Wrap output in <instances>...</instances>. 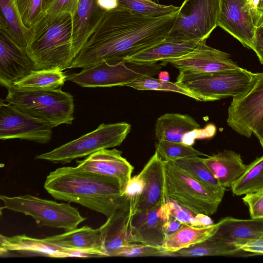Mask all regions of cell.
Segmentation results:
<instances>
[{"label":"cell","mask_w":263,"mask_h":263,"mask_svg":"<svg viewBox=\"0 0 263 263\" xmlns=\"http://www.w3.org/2000/svg\"><path fill=\"white\" fill-rule=\"evenodd\" d=\"M178 12L149 17L124 10L106 12L74 58L71 68L113 64L164 41Z\"/></svg>","instance_id":"cell-1"},{"label":"cell","mask_w":263,"mask_h":263,"mask_svg":"<svg viewBox=\"0 0 263 263\" xmlns=\"http://www.w3.org/2000/svg\"><path fill=\"white\" fill-rule=\"evenodd\" d=\"M44 187L55 199L79 203L107 218L129 203L118 179L77 166L50 172Z\"/></svg>","instance_id":"cell-2"},{"label":"cell","mask_w":263,"mask_h":263,"mask_svg":"<svg viewBox=\"0 0 263 263\" xmlns=\"http://www.w3.org/2000/svg\"><path fill=\"white\" fill-rule=\"evenodd\" d=\"M25 51L33 63L34 70L69 69L73 60L72 15H43L31 29Z\"/></svg>","instance_id":"cell-3"},{"label":"cell","mask_w":263,"mask_h":263,"mask_svg":"<svg viewBox=\"0 0 263 263\" xmlns=\"http://www.w3.org/2000/svg\"><path fill=\"white\" fill-rule=\"evenodd\" d=\"M5 100L20 110L48 123L52 128L71 124L74 105L73 96L61 88L47 90H24L12 86Z\"/></svg>","instance_id":"cell-4"},{"label":"cell","mask_w":263,"mask_h":263,"mask_svg":"<svg viewBox=\"0 0 263 263\" xmlns=\"http://www.w3.org/2000/svg\"><path fill=\"white\" fill-rule=\"evenodd\" d=\"M257 73L240 67L209 73L179 71L176 82L196 96L198 101H214L245 92Z\"/></svg>","instance_id":"cell-5"},{"label":"cell","mask_w":263,"mask_h":263,"mask_svg":"<svg viewBox=\"0 0 263 263\" xmlns=\"http://www.w3.org/2000/svg\"><path fill=\"white\" fill-rule=\"evenodd\" d=\"M163 191L170 199L195 214L215 213L223 197L190 176L173 161L162 160Z\"/></svg>","instance_id":"cell-6"},{"label":"cell","mask_w":263,"mask_h":263,"mask_svg":"<svg viewBox=\"0 0 263 263\" xmlns=\"http://www.w3.org/2000/svg\"><path fill=\"white\" fill-rule=\"evenodd\" d=\"M130 124L125 122L102 123L93 131L51 151L36 155L34 159L54 163H68L99 150L120 145L130 132Z\"/></svg>","instance_id":"cell-7"},{"label":"cell","mask_w":263,"mask_h":263,"mask_svg":"<svg viewBox=\"0 0 263 263\" xmlns=\"http://www.w3.org/2000/svg\"><path fill=\"white\" fill-rule=\"evenodd\" d=\"M4 208L33 217L39 226L63 229L66 231L77 229L85 220L77 208L70 202L58 203L31 195L8 197L1 195Z\"/></svg>","instance_id":"cell-8"},{"label":"cell","mask_w":263,"mask_h":263,"mask_svg":"<svg viewBox=\"0 0 263 263\" xmlns=\"http://www.w3.org/2000/svg\"><path fill=\"white\" fill-rule=\"evenodd\" d=\"M220 0H184L165 41L174 42L206 40L218 26Z\"/></svg>","instance_id":"cell-9"},{"label":"cell","mask_w":263,"mask_h":263,"mask_svg":"<svg viewBox=\"0 0 263 263\" xmlns=\"http://www.w3.org/2000/svg\"><path fill=\"white\" fill-rule=\"evenodd\" d=\"M126 63L125 60L113 64L103 62L68 75L67 81L83 87L125 86L141 76L155 74L163 64L137 65L128 62L127 65Z\"/></svg>","instance_id":"cell-10"},{"label":"cell","mask_w":263,"mask_h":263,"mask_svg":"<svg viewBox=\"0 0 263 263\" xmlns=\"http://www.w3.org/2000/svg\"><path fill=\"white\" fill-rule=\"evenodd\" d=\"M263 118V72L243 93L233 98L228 108V125L239 135L250 138Z\"/></svg>","instance_id":"cell-11"},{"label":"cell","mask_w":263,"mask_h":263,"mask_svg":"<svg viewBox=\"0 0 263 263\" xmlns=\"http://www.w3.org/2000/svg\"><path fill=\"white\" fill-rule=\"evenodd\" d=\"M52 126L16 108L5 100L0 101V139H20L41 144L49 142Z\"/></svg>","instance_id":"cell-12"},{"label":"cell","mask_w":263,"mask_h":263,"mask_svg":"<svg viewBox=\"0 0 263 263\" xmlns=\"http://www.w3.org/2000/svg\"><path fill=\"white\" fill-rule=\"evenodd\" d=\"M217 25L252 49L256 27L247 0H220Z\"/></svg>","instance_id":"cell-13"},{"label":"cell","mask_w":263,"mask_h":263,"mask_svg":"<svg viewBox=\"0 0 263 263\" xmlns=\"http://www.w3.org/2000/svg\"><path fill=\"white\" fill-rule=\"evenodd\" d=\"M206 40L200 41L190 52L168 63L179 71L197 73H209L240 67L231 59L229 54L208 46Z\"/></svg>","instance_id":"cell-14"},{"label":"cell","mask_w":263,"mask_h":263,"mask_svg":"<svg viewBox=\"0 0 263 263\" xmlns=\"http://www.w3.org/2000/svg\"><path fill=\"white\" fill-rule=\"evenodd\" d=\"M122 152L116 148L102 149L82 160H77L79 168L119 180L124 192L131 178L134 167L122 156Z\"/></svg>","instance_id":"cell-15"},{"label":"cell","mask_w":263,"mask_h":263,"mask_svg":"<svg viewBox=\"0 0 263 263\" xmlns=\"http://www.w3.org/2000/svg\"><path fill=\"white\" fill-rule=\"evenodd\" d=\"M34 70L26 51L17 46L4 31H0V83L7 89Z\"/></svg>","instance_id":"cell-16"},{"label":"cell","mask_w":263,"mask_h":263,"mask_svg":"<svg viewBox=\"0 0 263 263\" xmlns=\"http://www.w3.org/2000/svg\"><path fill=\"white\" fill-rule=\"evenodd\" d=\"M161 205L138 212L133 216L128 243L140 242L162 248L166 236Z\"/></svg>","instance_id":"cell-17"},{"label":"cell","mask_w":263,"mask_h":263,"mask_svg":"<svg viewBox=\"0 0 263 263\" xmlns=\"http://www.w3.org/2000/svg\"><path fill=\"white\" fill-rule=\"evenodd\" d=\"M31 252L54 258L68 257H84L86 251L61 247L43 239L30 237L23 235L7 237L0 236L1 255L10 252Z\"/></svg>","instance_id":"cell-18"},{"label":"cell","mask_w":263,"mask_h":263,"mask_svg":"<svg viewBox=\"0 0 263 263\" xmlns=\"http://www.w3.org/2000/svg\"><path fill=\"white\" fill-rule=\"evenodd\" d=\"M162 160L155 151L139 173L144 187L137 212L161 205L166 201L163 191Z\"/></svg>","instance_id":"cell-19"},{"label":"cell","mask_w":263,"mask_h":263,"mask_svg":"<svg viewBox=\"0 0 263 263\" xmlns=\"http://www.w3.org/2000/svg\"><path fill=\"white\" fill-rule=\"evenodd\" d=\"M133 217L129 203L108 217L99 228L106 256H113L117 250L128 243Z\"/></svg>","instance_id":"cell-20"},{"label":"cell","mask_w":263,"mask_h":263,"mask_svg":"<svg viewBox=\"0 0 263 263\" xmlns=\"http://www.w3.org/2000/svg\"><path fill=\"white\" fill-rule=\"evenodd\" d=\"M106 12L98 6L97 0H80L78 8L72 16L73 59Z\"/></svg>","instance_id":"cell-21"},{"label":"cell","mask_w":263,"mask_h":263,"mask_svg":"<svg viewBox=\"0 0 263 263\" xmlns=\"http://www.w3.org/2000/svg\"><path fill=\"white\" fill-rule=\"evenodd\" d=\"M44 239L61 247L88 252L95 257L106 256L99 228L93 229L84 226Z\"/></svg>","instance_id":"cell-22"},{"label":"cell","mask_w":263,"mask_h":263,"mask_svg":"<svg viewBox=\"0 0 263 263\" xmlns=\"http://www.w3.org/2000/svg\"><path fill=\"white\" fill-rule=\"evenodd\" d=\"M200 41L174 42L163 41L152 47L126 58V62L137 65H147L161 61H170L183 56L193 51Z\"/></svg>","instance_id":"cell-23"},{"label":"cell","mask_w":263,"mask_h":263,"mask_svg":"<svg viewBox=\"0 0 263 263\" xmlns=\"http://www.w3.org/2000/svg\"><path fill=\"white\" fill-rule=\"evenodd\" d=\"M218 224V230L213 237L229 244L263 237V219L227 217Z\"/></svg>","instance_id":"cell-24"},{"label":"cell","mask_w":263,"mask_h":263,"mask_svg":"<svg viewBox=\"0 0 263 263\" xmlns=\"http://www.w3.org/2000/svg\"><path fill=\"white\" fill-rule=\"evenodd\" d=\"M203 161L224 189L231 187L248 166L243 163L239 154L231 150L208 156L203 158Z\"/></svg>","instance_id":"cell-25"},{"label":"cell","mask_w":263,"mask_h":263,"mask_svg":"<svg viewBox=\"0 0 263 263\" xmlns=\"http://www.w3.org/2000/svg\"><path fill=\"white\" fill-rule=\"evenodd\" d=\"M200 128L195 119L189 115L167 113L157 119L155 134L157 141L182 143L186 133Z\"/></svg>","instance_id":"cell-26"},{"label":"cell","mask_w":263,"mask_h":263,"mask_svg":"<svg viewBox=\"0 0 263 263\" xmlns=\"http://www.w3.org/2000/svg\"><path fill=\"white\" fill-rule=\"evenodd\" d=\"M0 29L20 48L25 50L31 30L24 24L16 0H0Z\"/></svg>","instance_id":"cell-27"},{"label":"cell","mask_w":263,"mask_h":263,"mask_svg":"<svg viewBox=\"0 0 263 263\" xmlns=\"http://www.w3.org/2000/svg\"><path fill=\"white\" fill-rule=\"evenodd\" d=\"M218 228V223L205 227L182 224L174 233L166 237L162 248L167 256H172L175 252L210 238L216 233Z\"/></svg>","instance_id":"cell-28"},{"label":"cell","mask_w":263,"mask_h":263,"mask_svg":"<svg viewBox=\"0 0 263 263\" xmlns=\"http://www.w3.org/2000/svg\"><path fill=\"white\" fill-rule=\"evenodd\" d=\"M59 69L33 70L26 76L15 82L14 87L24 90H47L61 88L66 76Z\"/></svg>","instance_id":"cell-29"},{"label":"cell","mask_w":263,"mask_h":263,"mask_svg":"<svg viewBox=\"0 0 263 263\" xmlns=\"http://www.w3.org/2000/svg\"><path fill=\"white\" fill-rule=\"evenodd\" d=\"M192 178L213 192L223 197L225 189L219 183L199 156H190L173 161Z\"/></svg>","instance_id":"cell-30"},{"label":"cell","mask_w":263,"mask_h":263,"mask_svg":"<svg viewBox=\"0 0 263 263\" xmlns=\"http://www.w3.org/2000/svg\"><path fill=\"white\" fill-rule=\"evenodd\" d=\"M242 251L236 247L212 236L207 240L182 249L172 254V256L195 257L207 256H231Z\"/></svg>","instance_id":"cell-31"},{"label":"cell","mask_w":263,"mask_h":263,"mask_svg":"<svg viewBox=\"0 0 263 263\" xmlns=\"http://www.w3.org/2000/svg\"><path fill=\"white\" fill-rule=\"evenodd\" d=\"M234 195L241 196L263 190V156L250 164L231 186Z\"/></svg>","instance_id":"cell-32"},{"label":"cell","mask_w":263,"mask_h":263,"mask_svg":"<svg viewBox=\"0 0 263 263\" xmlns=\"http://www.w3.org/2000/svg\"><path fill=\"white\" fill-rule=\"evenodd\" d=\"M118 3L115 10H124L149 17L167 15L178 12L180 8L145 0H118Z\"/></svg>","instance_id":"cell-33"},{"label":"cell","mask_w":263,"mask_h":263,"mask_svg":"<svg viewBox=\"0 0 263 263\" xmlns=\"http://www.w3.org/2000/svg\"><path fill=\"white\" fill-rule=\"evenodd\" d=\"M125 86L130 87L135 89L141 90H153L175 92L198 101L196 96L180 86L177 82L163 81L159 79L154 78L149 75L141 76L135 80L126 84Z\"/></svg>","instance_id":"cell-34"},{"label":"cell","mask_w":263,"mask_h":263,"mask_svg":"<svg viewBox=\"0 0 263 263\" xmlns=\"http://www.w3.org/2000/svg\"><path fill=\"white\" fill-rule=\"evenodd\" d=\"M156 152L163 160H175L194 156H206L205 154L194 148L192 146L182 143L165 140L158 141L155 143Z\"/></svg>","instance_id":"cell-35"},{"label":"cell","mask_w":263,"mask_h":263,"mask_svg":"<svg viewBox=\"0 0 263 263\" xmlns=\"http://www.w3.org/2000/svg\"><path fill=\"white\" fill-rule=\"evenodd\" d=\"M43 0H16L18 8L25 26L31 29L44 14Z\"/></svg>","instance_id":"cell-36"},{"label":"cell","mask_w":263,"mask_h":263,"mask_svg":"<svg viewBox=\"0 0 263 263\" xmlns=\"http://www.w3.org/2000/svg\"><path fill=\"white\" fill-rule=\"evenodd\" d=\"M167 256L161 248H158L140 242H129L117 250L113 256L144 257Z\"/></svg>","instance_id":"cell-37"},{"label":"cell","mask_w":263,"mask_h":263,"mask_svg":"<svg viewBox=\"0 0 263 263\" xmlns=\"http://www.w3.org/2000/svg\"><path fill=\"white\" fill-rule=\"evenodd\" d=\"M143 187L144 181L141 176L139 174L131 177L124 190V194L126 195L129 201L130 211L133 216L137 212Z\"/></svg>","instance_id":"cell-38"},{"label":"cell","mask_w":263,"mask_h":263,"mask_svg":"<svg viewBox=\"0 0 263 263\" xmlns=\"http://www.w3.org/2000/svg\"><path fill=\"white\" fill-rule=\"evenodd\" d=\"M79 2L80 0H54L43 15L55 17L66 13L72 16L78 8Z\"/></svg>","instance_id":"cell-39"},{"label":"cell","mask_w":263,"mask_h":263,"mask_svg":"<svg viewBox=\"0 0 263 263\" xmlns=\"http://www.w3.org/2000/svg\"><path fill=\"white\" fill-rule=\"evenodd\" d=\"M252 219H263V190L246 194L242 198Z\"/></svg>","instance_id":"cell-40"},{"label":"cell","mask_w":263,"mask_h":263,"mask_svg":"<svg viewBox=\"0 0 263 263\" xmlns=\"http://www.w3.org/2000/svg\"><path fill=\"white\" fill-rule=\"evenodd\" d=\"M165 204L170 213L181 223L196 227V214L192 211L170 199L166 200Z\"/></svg>","instance_id":"cell-41"},{"label":"cell","mask_w":263,"mask_h":263,"mask_svg":"<svg viewBox=\"0 0 263 263\" xmlns=\"http://www.w3.org/2000/svg\"><path fill=\"white\" fill-rule=\"evenodd\" d=\"M216 132L214 124L210 123L203 128H198L186 133L183 137L182 143L192 146L196 139H209L213 137Z\"/></svg>","instance_id":"cell-42"},{"label":"cell","mask_w":263,"mask_h":263,"mask_svg":"<svg viewBox=\"0 0 263 263\" xmlns=\"http://www.w3.org/2000/svg\"><path fill=\"white\" fill-rule=\"evenodd\" d=\"M243 252L256 255H263V237L253 240H248L234 242L232 244Z\"/></svg>","instance_id":"cell-43"},{"label":"cell","mask_w":263,"mask_h":263,"mask_svg":"<svg viewBox=\"0 0 263 263\" xmlns=\"http://www.w3.org/2000/svg\"><path fill=\"white\" fill-rule=\"evenodd\" d=\"M252 50L256 54L260 63L263 64V25L256 27Z\"/></svg>","instance_id":"cell-44"},{"label":"cell","mask_w":263,"mask_h":263,"mask_svg":"<svg viewBox=\"0 0 263 263\" xmlns=\"http://www.w3.org/2000/svg\"><path fill=\"white\" fill-rule=\"evenodd\" d=\"M259 1L260 0H247L253 21L256 27L261 25L259 13Z\"/></svg>","instance_id":"cell-45"},{"label":"cell","mask_w":263,"mask_h":263,"mask_svg":"<svg viewBox=\"0 0 263 263\" xmlns=\"http://www.w3.org/2000/svg\"><path fill=\"white\" fill-rule=\"evenodd\" d=\"M98 6L105 11L115 10L118 7V0H97Z\"/></svg>","instance_id":"cell-46"},{"label":"cell","mask_w":263,"mask_h":263,"mask_svg":"<svg viewBox=\"0 0 263 263\" xmlns=\"http://www.w3.org/2000/svg\"><path fill=\"white\" fill-rule=\"evenodd\" d=\"M195 221L196 227H205L214 224L209 215L203 214H196Z\"/></svg>","instance_id":"cell-47"},{"label":"cell","mask_w":263,"mask_h":263,"mask_svg":"<svg viewBox=\"0 0 263 263\" xmlns=\"http://www.w3.org/2000/svg\"><path fill=\"white\" fill-rule=\"evenodd\" d=\"M253 134L258 139L261 146L263 147V118L254 127Z\"/></svg>","instance_id":"cell-48"},{"label":"cell","mask_w":263,"mask_h":263,"mask_svg":"<svg viewBox=\"0 0 263 263\" xmlns=\"http://www.w3.org/2000/svg\"><path fill=\"white\" fill-rule=\"evenodd\" d=\"M158 79L163 81H169L170 74L166 71H160L158 74Z\"/></svg>","instance_id":"cell-49"},{"label":"cell","mask_w":263,"mask_h":263,"mask_svg":"<svg viewBox=\"0 0 263 263\" xmlns=\"http://www.w3.org/2000/svg\"><path fill=\"white\" fill-rule=\"evenodd\" d=\"M259 13L261 25H263V0H260L259 4ZM260 25V26H261Z\"/></svg>","instance_id":"cell-50"},{"label":"cell","mask_w":263,"mask_h":263,"mask_svg":"<svg viewBox=\"0 0 263 263\" xmlns=\"http://www.w3.org/2000/svg\"><path fill=\"white\" fill-rule=\"evenodd\" d=\"M54 0H43V4H42V9L43 12L45 11V10L50 6V5L53 3Z\"/></svg>","instance_id":"cell-51"},{"label":"cell","mask_w":263,"mask_h":263,"mask_svg":"<svg viewBox=\"0 0 263 263\" xmlns=\"http://www.w3.org/2000/svg\"><path fill=\"white\" fill-rule=\"evenodd\" d=\"M145 1H151V0H145Z\"/></svg>","instance_id":"cell-52"}]
</instances>
